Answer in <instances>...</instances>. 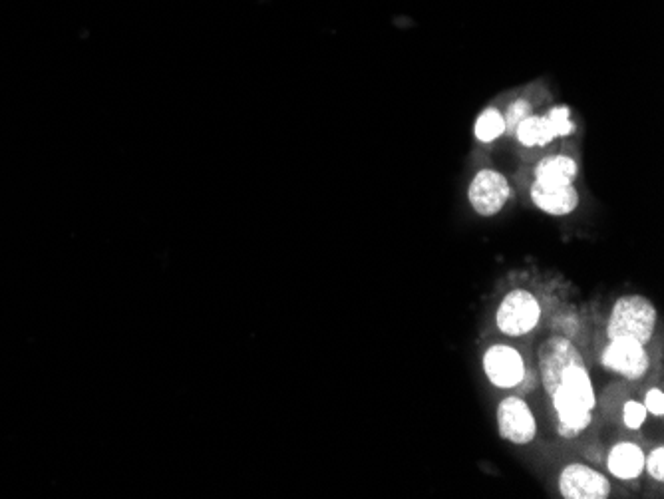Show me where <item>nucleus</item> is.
<instances>
[{
    "mask_svg": "<svg viewBox=\"0 0 664 499\" xmlns=\"http://www.w3.org/2000/svg\"><path fill=\"white\" fill-rule=\"evenodd\" d=\"M539 372L545 392L551 396L559 384L565 368L573 364H585L579 348L565 336H551L539 348Z\"/></svg>",
    "mask_w": 664,
    "mask_h": 499,
    "instance_id": "nucleus-6",
    "label": "nucleus"
},
{
    "mask_svg": "<svg viewBox=\"0 0 664 499\" xmlns=\"http://www.w3.org/2000/svg\"><path fill=\"white\" fill-rule=\"evenodd\" d=\"M515 136H517L519 144L525 146V148L547 146L551 140H555L551 130H549V124H547L545 116H533V114L517 124Z\"/></svg>",
    "mask_w": 664,
    "mask_h": 499,
    "instance_id": "nucleus-13",
    "label": "nucleus"
},
{
    "mask_svg": "<svg viewBox=\"0 0 664 499\" xmlns=\"http://www.w3.org/2000/svg\"><path fill=\"white\" fill-rule=\"evenodd\" d=\"M569 108L567 106H559V108H553L545 120L549 124V130L553 134V138H565V136H571L575 132V124L571 122L569 118Z\"/></svg>",
    "mask_w": 664,
    "mask_h": 499,
    "instance_id": "nucleus-15",
    "label": "nucleus"
},
{
    "mask_svg": "<svg viewBox=\"0 0 664 499\" xmlns=\"http://www.w3.org/2000/svg\"><path fill=\"white\" fill-rule=\"evenodd\" d=\"M531 199L537 209H541L547 215L563 217L577 209L579 205V193L575 185H531Z\"/></svg>",
    "mask_w": 664,
    "mask_h": 499,
    "instance_id": "nucleus-10",
    "label": "nucleus"
},
{
    "mask_svg": "<svg viewBox=\"0 0 664 499\" xmlns=\"http://www.w3.org/2000/svg\"><path fill=\"white\" fill-rule=\"evenodd\" d=\"M527 116H531V104L527 100H515L509 108H507V114L503 116L505 120V132H515L517 124L523 122Z\"/></svg>",
    "mask_w": 664,
    "mask_h": 499,
    "instance_id": "nucleus-17",
    "label": "nucleus"
},
{
    "mask_svg": "<svg viewBox=\"0 0 664 499\" xmlns=\"http://www.w3.org/2000/svg\"><path fill=\"white\" fill-rule=\"evenodd\" d=\"M645 408L649 414H653L655 418H663L664 416V392L661 388H651L645 394Z\"/></svg>",
    "mask_w": 664,
    "mask_h": 499,
    "instance_id": "nucleus-19",
    "label": "nucleus"
},
{
    "mask_svg": "<svg viewBox=\"0 0 664 499\" xmlns=\"http://www.w3.org/2000/svg\"><path fill=\"white\" fill-rule=\"evenodd\" d=\"M511 197L509 181L496 169H482L474 175L468 199L472 209L482 217H494Z\"/></svg>",
    "mask_w": 664,
    "mask_h": 499,
    "instance_id": "nucleus-7",
    "label": "nucleus"
},
{
    "mask_svg": "<svg viewBox=\"0 0 664 499\" xmlns=\"http://www.w3.org/2000/svg\"><path fill=\"white\" fill-rule=\"evenodd\" d=\"M551 404L555 410V428L561 438L573 440L591 426L597 396L585 364H573L563 370L551 394Z\"/></svg>",
    "mask_w": 664,
    "mask_h": 499,
    "instance_id": "nucleus-1",
    "label": "nucleus"
},
{
    "mask_svg": "<svg viewBox=\"0 0 664 499\" xmlns=\"http://www.w3.org/2000/svg\"><path fill=\"white\" fill-rule=\"evenodd\" d=\"M484 372L501 390L515 388L525 378V360L509 344H494L484 354Z\"/></svg>",
    "mask_w": 664,
    "mask_h": 499,
    "instance_id": "nucleus-9",
    "label": "nucleus"
},
{
    "mask_svg": "<svg viewBox=\"0 0 664 499\" xmlns=\"http://www.w3.org/2000/svg\"><path fill=\"white\" fill-rule=\"evenodd\" d=\"M499 436L515 446H527L537 436V420L531 406L519 396H507L498 406Z\"/></svg>",
    "mask_w": 664,
    "mask_h": 499,
    "instance_id": "nucleus-4",
    "label": "nucleus"
},
{
    "mask_svg": "<svg viewBox=\"0 0 664 499\" xmlns=\"http://www.w3.org/2000/svg\"><path fill=\"white\" fill-rule=\"evenodd\" d=\"M601 364L627 380H641L649 372L651 358L645 344L631 338H615L605 346Z\"/></svg>",
    "mask_w": 664,
    "mask_h": 499,
    "instance_id": "nucleus-5",
    "label": "nucleus"
},
{
    "mask_svg": "<svg viewBox=\"0 0 664 499\" xmlns=\"http://www.w3.org/2000/svg\"><path fill=\"white\" fill-rule=\"evenodd\" d=\"M559 492L565 499H607L611 482L587 464H569L559 476Z\"/></svg>",
    "mask_w": 664,
    "mask_h": 499,
    "instance_id": "nucleus-8",
    "label": "nucleus"
},
{
    "mask_svg": "<svg viewBox=\"0 0 664 499\" xmlns=\"http://www.w3.org/2000/svg\"><path fill=\"white\" fill-rule=\"evenodd\" d=\"M474 134L480 142L484 144H492L494 140H498L499 136L505 134V120L503 114L496 110V108H488L482 112V116L476 120L474 126Z\"/></svg>",
    "mask_w": 664,
    "mask_h": 499,
    "instance_id": "nucleus-14",
    "label": "nucleus"
},
{
    "mask_svg": "<svg viewBox=\"0 0 664 499\" xmlns=\"http://www.w3.org/2000/svg\"><path fill=\"white\" fill-rule=\"evenodd\" d=\"M577 162L567 156H549L535 167V181L541 185H573Z\"/></svg>",
    "mask_w": 664,
    "mask_h": 499,
    "instance_id": "nucleus-12",
    "label": "nucleus"
},
{
    "mask_svg": "<svg viewBox=\"0 0 664 499\" xmlns=\"http://www.w3.org/2000/svg\"><path fill=\"white\" fill-rule=\"evenodd\" d=\"M607 470L621 482L639 480L645 472V452L635 442H619L607 456Z\"/></svg>",
    "mask_w": 664,
    "mask_h": 499,
    "instance_id": "nucleus-11",
    "label": "nucleus"
},
{
    "mask_svg": "<svg viewBox=\"0 0 664 499\" xmlns=\"http://www.w3.org/2000/svg\"><path fill=\"white\" fill-rule=\"evenodd\" d=\"M541 321V305L539 301L525 289L509 291L496 313V325L499 333L505 336H525L533 333Z\"/></svg>",
    "mask_w": 664,
    "mask_h": 499,
    "instance_id": "nucleus-3",
    "label": "nucleus"
},
{
    "mask_svg": "<svg viewBox=\"0 0 664 499\" xmlns=\"http://www.w3.org/2000/svg\"><path fill=\"white\" fill-rule=\"evenodd\" d=\"M645 472L657 480V482H664V448L657 446L653 448V452L649 456H645Z\"/></svg>",
    "mask_w": 664,
    "mask_h": 499,
    "instance_id": "nucleus-18",
    "label": "nucleus"
},
{
    "mask_svg": "<svg viewBox=\"0 0 664 499\" xmlns=\"http://www.w3.org/2000/svg\"><path fill=\"white\" fill-rule=\"evenodd\" d=\"M659 313L653 301L643 295H625L617 299L609 323H607V338H631L641 344L653 342L657 331Z\"/></svg>",
    "mask_w": 664,
    "mask_h": 499,
    "instance_id": "nucleus-2",
    "label": "nucleus"
},
{
    "mask_svg": "<svg viewBox=\"0 0 664 499\" xmlns=\"http://www.w3.org/2000/svg\"><path fill=\"white\" fill-rule=\"evenodd\" d=\"M649 418V412L645 408L643 402H637V400H629L625 406H623V424L629 428V430H641L645 426Z\"/></svg>",
    "mask_w": 664,
    "mask_h": 499,
    "instance_id": "nucleus-16",
    "label": "nucleus"
}]
</instances>
